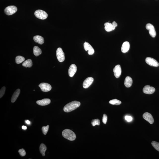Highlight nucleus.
<instances>
[{
  "instance_id": "nucleus-1",
  "label": "nucleus",
  "mask_w": 159,
  "mask_h": 159,
  "mask_svg": "<svg viewBox=\"0 0 159 159\" xmlns=\"http://www.w3.org/2000/svg\"><path fill=\"white\" fill-rule=\"evenodd\" d=\"M81 103L77 101H74L66 105L64 108V111L65 112H70L76 109L80 106Z\"/></svg>"
},
{
  "instance_id": "nucleus-2",
  "label": "nucleus",
  "mask_w": 159,
  "mask_h": 159,
  "mask_svg": "<svg viewBox=\"0 0 159 159\" xmlns=\"http://www.w3.org/2000/svg\"><path fill=\"white\" fill-rule=\"evenodd\" d=\"M63 136L66 139L70 141H73L76 138V135L73 132L68 129H66L62 132Z\"/></svg>"
},
{
  "instance_id": "nucleus-3",
  "label": "nucleus",
  "mask_w": 159,
  "mask_h": 159,
  "mask_svg": "<svg viewBox=\"0 0 159 159\" xmlns=\"http://www.w3.org/2000/svg\"><path fill=\"white\" fill-rule=\"evenodd\" d=\"M34 15L38 18L41 20H45L48 17V14L45 11L41 10H36L34 12Z\"/></svg>"
},
{
  "instance_id": "nucleus-4",
  "label": "nucleus",
  "mask_w": 159,
  "mask_h": 159,
  "mask_svg": "<svg viewBox=\"0 0 159 159\" xmlns=\"http://www.w3.org/2000/svg\"><path fill=\"white\" fill-rule=\"evenodd\" d=\"M17 9V7L15 6H9L5 9L4 12L7 15H11L16 12Z\"/></svg>"
},
{
  "instance_id": "nucleus-5",
  "label": "nucleus",
  "mask_w": 159,
  "mask_h": 159,
  "mask_svg": "<svg viewBox=\"0 0 159 159\" xmlns=\"http://www.w3.org/2000/svg\"><path fill=\"white\" fill-rule=\"evenodd\" d=\"M56 56L58 61L60 62H64L65 60L64 53L61 48H58L57 50Z\"/></svg>"
},
{
  "instance_id": "nucleus-6",
  "label": "nucleus",
  "mask_w": 159,
  "mask_h": 159,
  "mask_svg": "<svg viewBox=\"0 0 159 159\" xmlns=\"http://www.w3.org/2000/svg\"><path fill=\"white\" fill-rule=\"evenodd\" d=\"M146 62L148 64L152 66L157 67L159 66V63L156 60L150 57L146 58Z\"/></svg>"
},
{
  "instance_id": "nucleus-7",
  "label": "nucleus",
  "mask_w": 159,
  "mask_h": 159,
  "mask_svg": "<svg viewBox=\"0 0 159 159\" xmlns=\"http://www.w3.org/2000/svg\"><path fill=\"white\" fill-rule=\"evenodd\" d=\"M146 28L149 31L150 35L153 37H155L156 35V33L153 25L150 23L147 24L146 26Z\"/></svg>"
},
{
  "instance_id": "nucleus-8",
  "label": "nucleus",
  "mask_w": 159,
  "mask_h": 159,
  "mask_svg": "<svg viewBox=\"0 0 159 159\" xmlns=\"http://www.w3.org/2000/svg\"><path fill=\"white\" fill-rule=\"evenodd\" d=\"M39 86L41 90L44 92H48L51 90V86L47 83H41L39 85Z\"/></svg>"
},
{
  "instance_id": "nucleus-9",
  "label": "nucleus",
  "mask_w": 159,
  "mask_h": 159,
  "mask_svg": "<svg viewBox=\"0 0 159 159\" xmlns=\"http://www.w3.org/2000/svg\"><path fill=\"white\" fill-rule=\"evenodd\" d=\"M84 48L86 51H88V53L89 55H92L94 53V50L90 44L87 42H85L84 43Z\"/></svg>"
},
{
  "instance_id": "nucleus-10",
  "label": "nucleus",
  "mask_w": 159,
  "mask_h": 159,
  "mask_svg": "<svg viewBox=\"0 0 159 159\" xmlns=\"http://www.w3.org/2000/svg\"><path fill=\"white\" fill-rule=\"evenodd\" d=\"M155 91V89L153 87L149 85H146L143 89V92L146 94H153Z\"/></svg>"
},
{
  "instance_id": "nucleus-11",
  "label": "nucleus",
  "mask_w": 159,
  "mask_h": 159,
  "mask_svg": "<svg viewBox=\"0 0 159 159\" xmlns=\"http://www.w3.org/2000/svg\"><path fill=\"white\" fill-rule=\"evenodd\" d=\"M94 81V79L89 77L86 79L83 83V87L84 89H87L90 86Z\"/></svg>"
},
{
  "instance_id": "nucleus-12",
  "label": "nucleus",
  "mask_w": 159,
  "mask_h": 159,
  "mask_svg": "<svg viewBox=\"0 0 159 159\" xmlns=\"http://www.w3.org/2000/svg\"><path fill=\"white\" fill-rule=\"evenodd\" d=\"M143 118L149 123L152 124L154 122V119L152 114L146 112L144 113L143 115Z\"/></svg>"
},
{
  "instance_id": "nucleus-13",
  "label": "nucleus",
  "mask_w": 159,
  "mask_h": 159,
  "mask_svg": "<svg viewBox=\"0 0 159 159\" xmlns=\"http://www.w3.org/2000/svg\"><path fill=\"white\" fill-rule=\"evenodd\" d=\"M114 76L116 78H118L120 76L122 73V69L121 66L119 64L116 65L113 69Z\"/></svg>"
},
{
  "instance_id": "nucleus-14",
  "label": "nucleus",
  "mask_w": 159,
  "mask_h": 159,
  "mask_svg": "<svg viewBox=\"0 0 159 159\" xmlns=\"http://www.w3.org/2000/svg\"><path fill=\"white\" fill-rule=\"evenodd\" d=\"M77 67L75 64H72L70 66L68 70V74L69 76L72 77L75 74L77 71Z\"/></svg>"
},
{
  "instance_id": "nucleus-15",
  "label": "nucleus",
  "mask_w": 159,
  "mask_h": 159,
  "mask_svg": "<svg viewBox=\"0 0 159 159\" xmlns=\"http://www.w3.org/2000/svg\"><path fill=\"white\" fill-rule=\"evenodd\" d=\"M51 102V100L50 99L48 98H45L43 99L37 100L36 103L37 104L41 105V106H45L50 104Z\"/></svg>"
},
{
  "instance_id": "nucleus-16",
  "label": "nucleus",
  "mask_w": 159,
  "mask_h": 159,
  "mask_svg": "<svg viewBox=\"0 0 159 159\" xmlns=\"http://www.w3.org/2000/svg\"><path fill=\"white\" fill-rule=\"evenodd\" d=\"M130 44L128 42H124L122 46L121 50L122 53H125L127 52L129 49Z\"/></svg>"
},
{
  "instance_id": "nucleus-17",
  "label": "nucleus",
  "mask_w": 159,
  "mask_h": 159,
  "mask_svg": "<svg viewBox=\"0 0 159 159\" xmlns=\"http://www.w3.org/2000/svg\"><path fill=\"white\" fill-rule=\"evenodd\" d=\"M105 29L107 32H111L114 30L115 28L114 27L112 24V23H105Z\"/></svg>"
},
{
  "instance_id": "nucleus-18",
  "label": "nucleus",
  "mask_w": 159,
  "mask_h": 159,
  "mask_svg": "<svg viewBox=\"0 0 159 159\" xmlns=\"http://www.w3.org/2000/svg\"><path fill=\"white\" fill-rule=\"evenodd\" d=\"M133 83V80L131 77L129 76H127L126 77L124 84L126 87L129 88L130 87L132 86Z\"/></svg>"
},
{
  "instance_id": "nucleus-19",
  "label": "nucleus",
  "mask_w": 159,
  "mask_h": 159,
  "mask_svg": "<svg viewBox=\"0 0 159 159\" xmlns=\"http://www.w3.org/2000/svg\"><path fill=\"white\" fill-rule=\"evenodd\" d=\"M34 41L38 43L39 44L42 45L44 42L43 38L40 36L36 35L33 37Z\"/></svg>"
},
{
  "instance_id": "nucleus-20",
  "label": "nucleus",
  "mask_w": 159,
  "mask_h": 159,
  "mask_svg": "<svg viewBox=\"0 0 159 159\" xmlns=\"http://www.w3.org/2000/svg\"><path fill=\"white\" fill-rule=\"evenodd\" d=\"M20 89H18L14 92L13 95L12 96L11 99V101L12 103H14L16 100L17 99L20 95Z\"/></svg>"
},
{
  "instance_id": "nucleus-21",
  "label": "nucleus",
  "mask_w": 159,
  "mask_h": 159,
  "mask_svg": "<svg viewBox=\"0 0 159 159\" xmlns=\"http://www.w3.org/2000/svg\"><path fill=\"white\" fill-rule=\"evenodd\" d=\"M22 65L23 66L25 67L26 68L27 67H31L32 65V61L30 59L27 60L23 63Z\"/></svg>"
},
{
  "instance_id": "nucleus-22",
  "label": "nucleus",
  "mask_w": 159,
  "mask_h": 159,
  "mask_svg": "<svg viewBox=\"0 0 159 159\" xmlns=\"http://www.w3.org/2000/svg\"><path fill=\"white\" fill-rule=\"evenodd\" d=\"M47 150V147L45 145L43 144H41L40 146V153L43 156H45V152Z\"/></svg>"
},
{
  "instance_id": "nucleus-23",
  "label": "nucleus",
  "mask_w": 159,
  "mask_h": 159,
  "mask_svg": "<svg viewBox=\"0 0 159 159\" xmlns=\"http://www.w3.org/2000/svg\"><path fill=\"white\" fill-rule=\"evenodd\" d=\"M33 53L35 56H38L41 54L42 51L38 47L35 46L34 47Z\"/></svg>"
},
{
  "instance_id": "nucleus-24",
  "label": "nucleus",
  "mask_w": 159,
  "mask_h": 159,
  "mask_svg": "<svg viewBox=\"0 0 159 159\" xmlns=\"http://www.w3.org/2000/svg\"><path fill=\"white\" fill-rule=\"evenodd\" d=\"M25 61V58L23 56H18L15 59L16 63L17 64H19L23 63Z\"/></svg>"
},
{
  "instance_id": "nucleus-25",
  "label": "nucleus",
  "mask_w": 159,
  "mask_h": 159,
  "mask_svg": "<svg viewBox=\"0 0 159 159\" xmlns=\"http://www.w3.org/2000/svg\"><path fill=\"white\" fill-rule=\"evenodd\" d=\"M109 103L110 104L113 105H119L121 104L122 102L120 100H118L117 99H114L110 100L109 101Z\"/></svg>"
},
{
  "instance_id": "nucleus-26",
  "label": "nucleus",
  "mask_w": 159,
  "mask_h": 159,
  "mask_svg": "<svg viewBox=\"0 0 159 159\" xmlns=\"http://www.w3.org/2000/svg\"><path fill=\"white\" fill-rule=\"evenodd\" d=\"M91 124L93 127L95 126V125H99L100 124V120L98 119L93 120Z\"/></svg>"
},
{
  "instance_id": "nucleus-27",
  "label": "nucleus",
  "mask_w": 159,
  "mask_h": 159,
  "mask_svg": "<svg viewBox=\"0 0 159 159\" xmlns=\"http://www.w3.org/2000/svg\"><path fill=\"white\" fill-rule=\"evenodd\" d=\"M152 144L155 149L159 152V143L156 141H153L152 143Z\"/></svg>"
},
{
  "instance_id": "nucleus-28",
  "label": "nucleus",
  "mask_w": 159,
  "mask_h": 159,
  "mask_svg": "<svg viewBox=\"0 0 159 159\" xmlns=\"http://www.w3.org/2000/svg\"><path fill=\"white\" fill-rule=\"evenodd\" d=\"M49 127V126L47 125L46 127L43 126L42 127V131L44 135H46L47 134L48 131Z\"/></svg>"
},
{
  "instance_id": "nucleus-29",
  "label": "nucleus",
  "mask_w": 159,
  "mask_h": 159,
  "mask_svg": "<svg viewBox=\"0 0 159 159\" xmlns=\"http://www.w3.org/2000/svg\"><path fill=\"white\" fill-rule=\"evenodd\" d=\"M21 157H24L26 155V152L24 149H22L18 151Z\"/></svg>"
},
{
  "instance_id": "nucleus-30",
  "label": "nucleus",
  "mask_w": 159,
  "mask_h": 159,
  "mask_svg": "<svg viewBox=\"0 0 159 159\" xmlns=\"http://www.w3.org/2000/svg\"><path fill=\"white\" fill-rule=\"evenodd\" d=\"M6 88L4 86L1 88L0 91V98L2 97L5 92Z\"/></svg>"
},
{
  "instance_id": "nucleus-31",
  "label": "nucleus",
  "mask_w": 159,
  "mask_h": 159,
  "mask_svg": "<svg viewBox=\"0 0 159 159\" xmlns=\"http://www.w3.org/2000/svg\"><path fill=\"white\" fill-rule=\"evenodd\" d=\"M108 117L106 114H104L103 115L102 122L104 124H106L107 120Z\"/></svg>"
},
{
  "instance_id": "nucleus-32",
  "label": "nucleus",
  "mask_w": 159,
  "mask_h": 159,
  "mask_svg": "<svg viewBox=\"0 0 159 159\" xmlns=\"http://www.w3.org/2000/svg\"><path fill=\"white\" fill-rule=\"evenodd\" d=\"M125 119L127 122H131L132 120V118L130 116H126L125 117Z\"/></svg>"
},
{
  "instance_id": "nucleus-33",
  "label": "nucleus",
  "mask_w": 159,
  "mask_h": 159,
  "mask_svg": "<svg viewBox=\"0 0 159 159\" xmlns=\"http://www.w3.org/2000/svg\"><path fill=\"white\" fill-rule=\"evenodd\" d=\"M112 24L113 25V26H114V27L115 28L117 26V24L114 21L112 23Z\"/></svg>"
},
{
  "instance_id": "nucleus-34",
  "label": "nucleus",
  "mask_w": 159,
  "mask_h": 159,
  "mask_svg": "<svg viewBox=\"0 0 159 159\" xmlns=\"http://www.w3.org/2000/svg\"><path fill=\"white\" fill-rule=\"evenodd\" d=\"M22 128L24 130H26L27 129V127L26 126H23L22 127Z\"/></svg>"
},
{
  "instance_id": "nucleus-35",
  "label": "nucleus",
  "mask_w": 159,
  "mask_h": 159,
  "mask_svg": "<svg viewBox=\"0 0 159 159\" xmlns=\"http://www.w3.org/2000/svg\"><path fill=\"white\" fill-rule=\"evenodd\" d=\"M26 124H30V122L29 120H27L26 121Z\"/></svg>"
}]
</instances>
